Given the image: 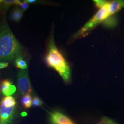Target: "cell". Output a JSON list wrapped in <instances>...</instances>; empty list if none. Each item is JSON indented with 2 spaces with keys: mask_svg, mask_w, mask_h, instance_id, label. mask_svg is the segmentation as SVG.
Wrapping results in <instances>:
<instances>
[{
  "mask_svg": "<svg viewBox=\"0 0 124 124\" xmlns=\"http://www.w3.org/2000/svg\"><path fill=\"white\" fill-rule=\"evenodd\" d=\"M22 48L10 29L6 18L0 24V60L8 61L20 57Z\"/></svg>",
  "mask_w": 124,
  "mask_h": 124,
  "instance_id": "obj_1",
  "label": "cell"
},
{
  "mask_svg": "<svg viewBox=\"0 0 124 124\" xmlns=\"http://www.w3.org/2000/svg\"><path fill=\"white\" fill-rule=\"evenodd\" d=\"M46 61L49 67L58 72L65 82L69 83L70 81L71 75L70 67L56 46L53 36H52L49 41Z\"/></svg>",
  "mask_w": 124,
  "mask_h": 124,
  "instance_id": "obj_2",
  "label": "cell"
},
{
  "mask_svg": "<svg viewBox=\"0 0 124 124\" xmlns=\"http://www.w3.org/2000/svg\"><path fill=\"white\" fill-rule=\"evenodd\" d=\"M109 2H108L107 4L103 8H100L91 19L86 23L76 35V36H81L96 26L98 23L106 20L110 16L108 12V8Z\"/></svg>",
  "mask_w": 124,
  "mask_h": 124,
  "instance_id": "obj_3",
  "label": "cell"
},
{
  "mask_svg": "<svg viewBox=\"0 0 124 124\" xmlns=\"http://www.w3.org/2000/svg\"><path fill=\"white\" fill-rule=\"evenodd\" d=\"M18 85L19 92L22 95L32 93V89L28 75V69L19 70L18 74Z\"/></svg>",
  "mask_w": 124,
  "mask_h": 124,
  "instance_id": "obj_4",
  "label": "cell"
},
{
  "mask_svg": "<svg viewBox=\"0 0 124 124\" xmlns=\"http://www.w3.org/2000/svg\"><path fill=\"white\" fill-rule=\"evenodd\" d=\"M16 110L15 106L7 107L0 102V124H10L13 120Z\"/></svg>",
  "mask_w": 124,
  "mask_h": 124,
  "instance_id": "obj_5",
  "label": "cell"
},
{
  "mask_svg": "<svg viewBox=\"0 0 124 124\" xmlns=\"http://www.w3.org/2000/svg\"><path fill=\"white\" fill-rule=\"evenodd\" d=\"M50 120L53 124H75L69 117L58 111L50 113Z\"/></svg>",
  "mask_w": 124,
  "mask_h": 124,
  "instance_id": "obj_6",
  "label": "cell"
},
{
  "mask_svg": "<svg viewBox=\"0 0 124 124\" xmlns=\"http://www.w3.org/2000/svg\"><path fill=\"white\" fill-rule=\"evenodd\" d=\"M0 90L5 97L10 96L16 92V87L10 80H4L0 83Z\"/></svg>",
  "mask_w": 124,
  "mask_h": 124,
  "instance_id": "obj_7",
  "label": "cell"
},
{
  "mask_svg": "<svg viewBox=\"0 0 124 124\" xmlns=\"http://www.w3.org/2000/svg\"><path fill=\"white\" fill-rule=\"evenodd\" d=\"M123 7H124V1L123 0H114L109 2L108 8V12L109 16L118 12Z\"/></svg>",
  "mask_w": 124,
  "mask_h": 124,
  "instance_id": "obj_8",
  "label": "cell"
},
{
  "mask_svg": "<svg viewBox=\"0 0 124 124\" xmlns=\"http://www.w3.org/2000/svg\"><path fill=\"white\" fill-rule=\"evenodd\" d=\"M21 1L18 0H2L0 4V8L2 13H6L13 5L19 6Z\"/></svg>",
  "mask_w": 124,
  "mask_h": 124,
  "instance_id": "obj_9",
  "label": "cell"
},
{
  "mask_svg": "<svg viewBox=\"0 0 124 124\" xmlns=\"http://www.w3.org/2000/svg\"><path fill=\"white\" fill-rule=\"evenodd\" d=\"M23 11L21 9L16 8L13 9L11 14V19L15 22H18L22 18Z\"/></svg>",
  "mask_w": 124,
  "mask_h": 124,
  "instance_id": "obj_10",
  "label": "cell"
},
{
  "mask_svg": "<svg viewBox=\"0 0 124 124\" xmlns=\"http://www.w3.org/2000/svg\"><path fill=\"white\" fill-rule=\"evenodd\" d=\"M1 102L7 107L15 106L16 105V101L15 98L11 96L2 98Z\"/></svg>",
  "mask_w": 124,
  "mask_h": 124,
  "instance_id": "obj_11",
  "label": "cell"
},
{
  "mask_svg": "<svg viewBox=\"0 0 124 124\" xmlns=\"http://www.w3.org/2000/svg\"><path fill=\"white\" fill-rule=\"evenodd\" d=\"M32 98L29 94L23 96L22 99V104L23 106L26 108H30L32 105Z\"/></svg>",
  "mask_w": 124,
  "mask_h": 124,
  "instance_id": "obj_12",
  "label": "cell"
},
{
  "mask_svg": "<svg viewBox=\"0 0 124 124\" xmlns=\"http://www.w3.org/2000/svg\"><path fill=\"white\" fill-rule=\"evenodd\" d=\"M15 63L16 67L21 70H25L27 69L26 62L23 60L21 57L17 58L15 59Z\"/></svg>",
  "mask_w": 124,
  "mask_h": 124,
  "instance_id": "obj_13",
  "label": "cell"
},
{
  "mask_svg": "<svg viewBox=\"0 0 124 124\" xmlns=\"http://www.w3.org/2000/svg\"><path fill=\"white\" fill-rule=\"evenodd\" d=\"M43 104V102L40 98L35 97H34L32 101V105L34 106H41Z\"/></svg>",
  "mask_w": 124,
  "mask_h": 124,
  "instance_id": "obj_14",
  "label": "cell"
},
{
  "mask_svg": "<svg viewBox=\"0 0 124 124\" xmlns=\"http://www.w3.org/2000/svg\"><path fill=\"white\" fill-rule=\"evenodd\" d=\"M94 2L95 3L96 6L98 8H101L103 7H104L107 4L108 1H105V0H94Z\"/></svg>",
  "mask_w": 124,
  "mask_h": 124,
  "instance_id": "obj_15",
  "label": "cell"
},
{
  "mask_svg": "<svg viewBox=\"0 0 124 124\" xmlns=\"http://www.w3.org/2000/svg\"><path fill=\"white\" fill-rule=\"evenodd\" d=\"M102 124H118L113 120L107 117H104L102 119Z\"/></svg>",
  "mask_w": 124,
  "mask_h": 124,
  "instance_id": "obj_16",
  "label": "cell"
},
{
  "mask_svg": "<svg viewBox=\"0 0 124 124\" xmlns=\"http://www.w3.org/2000/svg\"><path fill=\"white\" fill-rule=\"evenodd\" d=\"M19 6L21 7V10L23 12H24V11H25L27 9H28L29 7V3L26 0H25V1H23V2H21Z\"/></svg>",
  "mask_w": 124,
  "mask_h": 124,
  "instance_id": "obj_17",
  "label": "cell"
},
{
  "mask_svg": "<svg viewBox=\"0 0 124 124\" xmlns=\"http://www.w3.org/2000/svg\"><path fill=\"white\" fill-rule=\"evenodd\" d=\"M9 63L6 62H0V69H4L8 66Z\"/></svg>",
  "mask_w": 124,
  "mask_h": 124,
  "instance_id": "obj_18",
  "label": "cell"
},
{
  "mask_svg": "<svg viewBox=\"0 0 124 124\" xmlns=\"http://www.w3.org/2000/svg\"><path fill=\"white\" fill-rule=\"evenodd\" d=\"M26 1L28 3H32L36 1L35 0H26Z\"/></svg>",
  "mask_w": 124,
  "mask_h": 124,
  "instance_id": "obj_19",
  "label": "cell"
},
{
  "mask_svg": "<svg viewBox=\"0 0 124 124\" xmlns=\"http://www.w3.org/2000/svg\"><path fill=\"white\" fill-rule=\"evenodd\" d=\"M1 1H2V0H0V3H1Z\"/></svg>",
  "mask_w": 124,
  "mask_h": 124,
  "instance_id": "obj_20",
  "label": "cell"
},
{
  "mask_svg": "<svg viewBox=\"0 0 124 124\" xmlns=\"http://www.w3.org/2000/svg\"></svg>",
  "mask_w": 124,
  "mask_h": 124,
  "instance_id": "obj_21",
  "label": "cell"
}]
</instances>
